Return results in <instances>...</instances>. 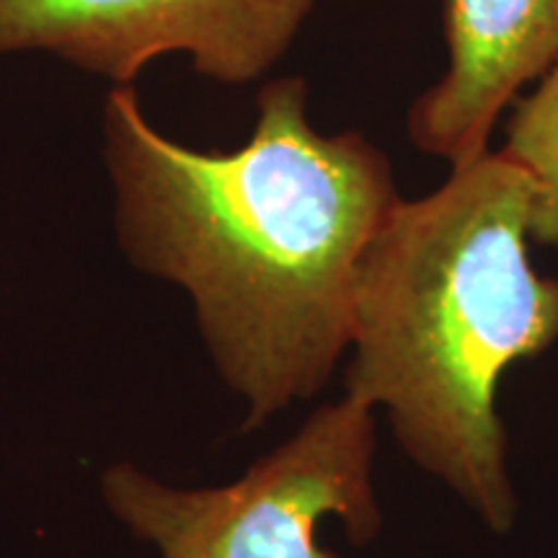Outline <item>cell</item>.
Returning a JSON list of instances; mask_svg holds the SVG:
<instances>
[{"label":"cell","mask_w":558,"mask_h":558,"mask_svg":"<svg viewBox=\"0 0 558 558\" xmlns=\"http://www.w3.org/2000/svg\"><path fill=\"white\" fill-rule=\"evenodd\" d=\"M256 101L254 132L230 153L166 137L130 86L101 111L122 254L186 292L246 427L329 386L362 251L401 199L378 145L313 128L303 78L271 81Z\"/></svg>","instance_id":"1"},{"label":"cell","mask_w":558,"mask_h":558,"mask_svg":"<svg viewBox=\"0 0 558 558\" xmlns=\"http://www.w3.org/2000/svg\"><path fill=\"white\" fill-rule=\"evenodd\" d=\"M530 218L527 173L478 153L390 209L349 303L344 393L497 533L518 518L499 383L558 341V279L530 264Z\"/></svg>","instance_id":"2"},{"label":"cell","mask_w":558,"mask_h":558,"mask_svg":"<svg viewBox=\"0 0 558 558\" xmlns=\"http://www.w3.org/2000/svg\"><path fill=\"white\" fill-rule=\"evenodd\" d=\"M375 411L341 393L222 486H177L117 460L99 473L104 507L156 558H337L326 520L365 546L380 530Z\"/></svg>","instance_id":"3"},{"label":"cell","mask_w":558,"mask_h":558,"mask_svg":"<svg viewBox=\"0 0 558 558\" xmlns=\"http://www.w3.org/2000/svg\"><path fill=\"white\" fill-rule=\"evenodd\" d=\"M313 0H0V54L47 52L130 86L184 52L209 81L262 78L290 50Z\"/></svg>","instance_id":"4"},{"label":"cell","mask_w":558,"mask_h":558,"mask_svg":"<svg viewBox=\"0 0 558 558\" xmlns=\"http://www.w3.org/2000/svg\"><path fill=\"white\" fill-rule=\"evenodd\" d=\"M448 70L411 104L418 150L463 163L488 150L520 88L558 58V0H445Z\"/></svg>","instance_id":"5"},{"label":"cell","mask_w":558,"mask_h":558,"mask_svg":"<svg viewBox=\"0 0 558 558\" xmlns=\"http://www.w3.org/2000/svg\"><path fill=\"white\" fill-rule=\"evenodd\" d=\"M499 153L533 181L530 241L558 246V58L543 70L533 94L514 101Z\"/></svg>","instance_id":"6"}]
</instances>
